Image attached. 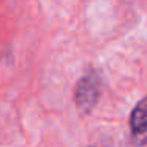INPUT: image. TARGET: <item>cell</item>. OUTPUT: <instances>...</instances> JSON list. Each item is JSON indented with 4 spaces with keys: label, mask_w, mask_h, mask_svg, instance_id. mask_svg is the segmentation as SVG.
I'll return each instance as SVG.
<instances>
[{
    "label": "cell",
    "mask_w": 147,
    "mask_h": 147,
    "mask_svg": "<svg viewBox=\"0 0 147 147\" xmlns=\"http://www.w3.org/2000/svg\"><path fill=\"white\" fill-rule=\"evenodd\" d=\"M100 79L96 74L90 73L79 79L74 90V101H76L78 111L82 115H87L93 111L100 98Z\"/></svg>",
    "instance_id": "obj_1"
},
{
    "label": "cell",
    "mask_w": 147,
    "mask_h": 147,
    "mask_svg": "<svg viewBox=\"0 0 147 147\" xmlns=\"http://www.w3.org/2000/svg\"><path fill=\"white\" fill-rule=\"evenodd\" d=\"M130 128L134 144L144 146V142H146V101L144 100H141L131 112Z\"/></svg>",
    "instance_id": "obj_2"
}]
</instances>
